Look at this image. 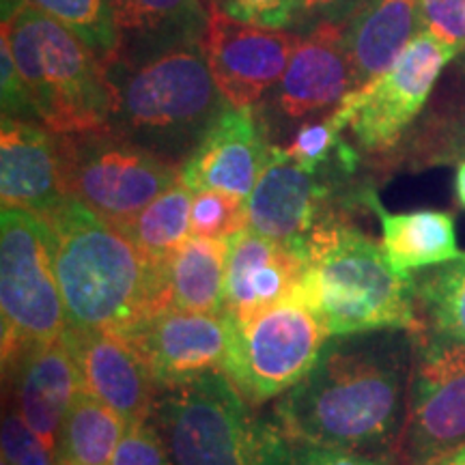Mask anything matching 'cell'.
<instances>
[{"label": "cell", "instance_id": "6da1fadb", "mask_svg": "<svg viewBox=\"0 0 465 465\" xmlns=\"http://www.w3.org/2000/svg\"><path fill=\"white\" fill-rule=\"evenodd\" d=\"M411 364L414 334L407 330L330 336L311 373L274 401L272 418L291 444L397 463Z\"/></svg>", "mask_w": 465, "mask_h": 465}, {"label": "cell", "instance_id": "7a4b0ae2", "mask_svg": "<svg viewBox=\"0 0 465 465\" xmlns=\"http://www.w3.org/2000/svg\"><path fill=\"white\" fill-rule=\"evenodd\" d=\"M67 330L121 334L171 308L168 261L151 259L74 199L44 216Z\"/></svg>", "mask_w": 465, "mask_h": 465}, {"label": "cell", "instance_id": "3957f363", "mask_svg": "<svg viewBox=\"0 0 465 465\" xmlns=\"http://www.w3.org/2000/svg\"><path fill=\"white\" fill-rule=\"evenodd\" d=\"M293 298L322 317L330 336L418 330L416 276L399 272L349 218L308 240L306 274Z\"/></svg>", "mask_w": 465, "mask_h": 465}, {"label": "cell", "instance_id": "277c9868", "mask_svg": "<svg viewBox=\"0 0 465 465\" xmlns=\"http://www.w3.org/2000/svg\"><path fill=\"white\" fill-rule=\"evenodd\" d=\"M108 74L116 95L110 125L182 168L229 106L201 44L113 63Z\"/></svg>", "mask_w": 465, "mask_h": 465}, {"label": "cell", "instance_id": "5b68a950", "mask_svg": "<svg viewBox=\"0 0 465 465\" xmlns=\"http://www.w3.org/2000/svg\"><path fill=\"white\" fill-rule=\"evenodd\" d=\"M3 15V33L35 121L50 134L110 125L116 95L106 61L84 39L28 5H15Z\"/></svg>", "mask_w": 465, "mask_h": 465}, {"label": "cell", "instance_id": "8992f818", "mask_svg": "<svg viewBox=\"0 0 465 465\" xmlns=\"http://www.w3.org/2000/svg\"><path fill=\"white\" fill-rule=\"evenodd\" d=\"M151 422L174 465H291L293 444L278 422L220 371L160 391Z\"/></svg>", "mask_w": 465, "mask_h": 465}, {"label": "cell", "instance_id": "52a82bcc", "mask_svg": "<svg viewBox=\"0 0 465 465\" xmlns=\"http://www.w3.org/2000/svg\"><path fill=\"white\" fill-rule=\"evenodd\" d=\"M54 136L63 194L119 226L182 179L173 164L113 125Z\"/></svg>", "mask_w": 465, "mask_h": 465}, {"label": "cell", "instance_id": "ba28073f", "mask_svg": "<svg viewBox=\"0 0 465 465\" xmlns=\"http://www.w3.org/2000/svg\"><path fill=\"white\" fill-rule=\"evenodd\" d=\"M0 317L3 375L67 330L48 226L17 209H3L0 216Z\"/></svg>", "mask_w": 465, "mask_h": 465}, {"label": "cell", "instance_id": "9c48e42d", "mask_svg": "<svg viewBox=\"0 0 465 465\" xmlns=\"http://www.w3.org/2000/svg\"><path fill=\"white\" fill-rule=\"evenodd\" d=\"M330 339L322 317L298 298L232 323L223 373L248 403L276 401L311 373Z\"/></svg>", "mask_w": 465, "mask_h": 465}, {"label": "cell", "instance_id": "30bf717a", "mask_svg": "<svg viewBox=\"0 0 465 465\" xmlns=\"http://www.w3.org/2000/svg\"><path fill=\"white\" fill-rule=\"evenodd\" d=\"M410 407L399 465H431L465 446V345L414 330Z\"/></svg>", "mask_w": 465, "mask_h": 465}, {"label": "cell", "instance_id": "8fae6325", "mask_svg": "<svg viewBox=\"0 0 465 465\" xmlns=\"http://www.w3.org/2000/svg\"><path fill=\"white\" fill-rule=\"evenodd\" d=\"M457 54L449 44L420 33L388 72L349 93L336 113L360 147L369 153L392 149L424 108L441 69Z\"/></svg>", "mask_w": 465, "mask_h": 465}, {"label": "cell", "instance_id": "7c38bea8", "mask_svg": "<svg viewBox=\"0 0 465 465\" xmlns=\"http://www.w3.org/2000/svg\"><path fill=\"white\" fill-rule=\"evenodd\" d=\"M349 177L345 173H308L284 160L274 147V158L248 196V229L306 257V243L322 226L347 218V207L364 205L371 188L349 190Z\"/></svg>", "mask_w": 465, "mask_h": 465}, {"label": "cell", "instance_id": "4fadbf2b", "mask_svg": "<svg viewBox=\"0 0 465 465\" xmlns=\"http://www.w3.org/2000/svg\"><path fill=\"white\" fill-rule=\"evenodd\" d=\"M300 42L302 35L287 28L250 25L209 7L201 48L226 104L252 108L281 83Z\"/></svg>", "mask_w": 465, "mask_h": 465}, {"label": "cell", "instance_id": "5bb4252c", "mask_svg": "<svg viewBox=\"0 0 465 465\" xmlns=\"http://www.w3.org/2000/svg\"><path fill=\"white\" fill-rule=\"evenodd\" d=\"M141 353L160 391L196 377L223 373L232 322L224 312H192L168 308L121 332Z\"/></svg>", "mask_w": 465, "mask_h": 465}, {"label": "cell", "instance_id": "9a60e30c", "mask_svg": "<svg viewBox=\"0 0 465 465\" xmlns=\"http://www.w3.org/2000/svg\"><path fill=\"white\" fill-rule=\"evenodd\" d=\"M80 386L124 418L127 427L149 422L160 386L147 362L121 334L102 330H65Z\"/></svg>", "mask_w": 465, "mask_h": 465}, {"label": "cell", "instance_id": "2e32d148", "mask_svg": "<svg viewBox=\"0 0 465 465\" xmlns=\"http://www.w3.org/2000/svg\"><path fill=\"white\" fill-rule=\"evenodd\" d=\"M274 158L252 108L226 106L182 168L192 192L218 190L248 199Z\"/></svg>", "mask_w": 465, "mask_h": 465}, {"label": "cell", "instance_id": "e0dca14e", "mask_svg": "<svg viewBox=\"0 0 465 465\" xmlns=\"http://www.w3.org/2000/svg\"><path fill=\"white\" fill-rule=\"evenodd\" d=\"M306 274V257L254 231L231 237L226 263L224 315L246 323L267 308L293 298Z\"/></svg>", "mask_w": 465, "mask_h": 465}, {"label": "cell", "instance_id": "ac0fdd59", "mask_svg": "<svg viewBox=\"0 0 465 465\" xmlns=\"http://www.w3.org/2000/svg\"><path fill=\"white\" fill-rule=\"evenodd\" d=\"M353 89L345 22H319L302 37L291 56L276 86V106L289 119H304L339 106Z\"/></svg>", "mask_w": 465, "mask_h": 465}, {"label": "cell", "instance_id": "d6986e66", "mask_svg": "<svg viewBox=\"0 0 465 465\" xmlns=\"http://www.w3.org/2000/svg\"><path fill=\"white\" fill-rule=\"evenodd\" d=\"M3 377L9 381L15 410L56 459L63 424L83 391L65 336L28 351Z\"/></svg>", "mask_w": 465, "mask_h": 465}, {"label": "cell", "instance_id": "ffe728a7", "mask_svg": "<svg viewBox=\"0 0 465 465\" xmlns=\"http://www.w3.org/2000/svg\"><path fill=\"white\" fill-rule=\"evenodd\" d=\"M65 194L54 136L35 121L3 116L0 124V203L44 216Z\"/></svg>", "mask_w": 465, "mask_h": 465}, {"label": "cell", "instance_id": "44dd1931", "mask_svg": "<svg viewBox=\"0 0 465 465\" xmlns=\"http://www.w3.org/2000/svg\"><path fill=\"white\" fill-rule=\"evenodd\" d=\"M110 9L119 39L113 63L201 44L209 25L207 0H110Z\"/></svg>", "mask_w": 465, "mask_h": 465}, {"label": "cell", "instance_id": "7402d4cb", "mask_svg": "<svg viewBox=\"0 0 465 465\" xmlns=\"http://www.w3.org/2000/svg\"><path fill=\"white\" fill-rule=\"evenodd\" d=\"M420 33V0H366L345 22L353 86L362 89L388 72Z\"/></svg>", "mask_w": 465, "mask_h": 465}, {"label": "cell", "instance_id": "603a6c76", "mask_svg": "<svg viewBox=\"0 0 465 465\" xmlns=\"http://www.w3.org/2000/svg\"><path fill=\"white\" fill-rule=\"evenodd\" d=\"M364 207L375 212L381 224L383 252L403 274L449 263L461 254L457 246L455 218L449 212H438V209L405 213L386 212L375 190L364 194Z\"/></svg>", "mask_w": 465, "mask_h": 465}, {"label": "cell", "instance_id": "cb8c5ba5", "mask_svg": "<svg viewBox=\"0 0 465 465\" xmlns=\"http://www.w3.org/2000/svg\"><path fill=\"white\" fill-rule=\"evenodd\" d=\"M231 240L190 237L168 259L171 308L224 312L226 263Z\"/></svg>", "mask_w": 465, "mask_h": 465}, {"label": "cell", "instance_id": "d4e9b609", "mask_svg": "<svg viewBox=\"0 0 465 465\" xmlns=\"http://www.w3.org/2000/svg\"><path fill=\"white\" fill-rule=\"evenodd\" d=\"M125 431L124 418L80 391L63 424L56 465H110Z\"/></svg>", "mask_w": 465, "mask_h": 465}, {"label": "cell", "instance_id": "484cf974", "mask_svg": "<svg viewBox=\"0 0 465 465\" xmlns=\"http://www.w3.org/2000/svg\"><path fill=\"white\" fill-rule=\"evenodd\" d=\"M194 192L185 185L183 179L162 192L155 201H151L143 212L114 226L138 246L151 259L168 261L171 254L190 240V213Z\"/></svg>", "mask_w": 465, "mask_h": 465}, {"label": "cell", "instance_id": "4316f807", "mask_svg": "<svg viewBox=\"0 0 465 465\" xmlns=\"http://www.w3.org/2000/svg\"><path fill=\"white\" fill-rule=\"evenodd\" d=\"M418 328L465 345V252L416 278Z\"/></svg>", "mask_w": 465, "mask_h": 465}, {"label": "cell", "instance_id": "83f0119b", "mask_svg": "<svg viewBox=\"0 0 465 465\" xmlns=\"http://www.w3.org/2000/svg\"><path fill=\"white\" fill-rule=\"evenodd\" d=\"M15 5H28L69 28L84 39L106 61V65L114 61L119 39L110 0H3V11Z\"/></svg>", "mask_w": 465, "mask_h": 465}, {"label": "cell", "instance_id": "f1b7e54d", "mask_svg": "<svg viewBox=\"0 0 465 465\" xmlns=\"http://www.w3.org/2000/svg\"><path fill=\"white\" fill-rule=\"evenodd\" d=\"M248 226V199L218 190L194 192L190 213L192 237L231 240Z\"/></svg>", "mask_w": 465, "mask_h": 465}, {"label": "cell", "instance_id": "f546056e", "mask_svg": "<svg viewBox=\"0 0 465 465\" xmlns=\"http://www.w3.org/2000/svg\"><path fill=\"white\" fill-rule=\"evenodd\" d=\"M209 7H218L226 15L250 25L287 28L295 33L302 0H212Z\"/></svg>", "mask_w": 465, "mask_h": 465}, {"label": "cell", "instance_id": "4dcf8cb0", "mask_svg": "<svg viewBox=\"0 0 465 465\" xmlns=\"http://www.w3.org/2000/svg\"><path fill=\"white\" fill-rule=\"evenodd\" d=\"M3 459L9 465H56V459L28 427L15 405L3 418Z\"/></svg>", "mask_w": 465, "mask_h": 465}, {"label": "cell", "instance_id": "1f68e13d", "mask_svg": "<svg viewBox=\"0 0 465 465\" xmlns=\"http://www.w3.org/2000/svg\"><path fill=\"white\" fill-rule=\"evenodd\" d=\"M110 465H174L171 450L153 422L127 427Z\"/></svg>", "mask_w": 465, "mask_h": 465}, {"label": "cell", "instance_id": "d6a6232c", "mask_svg": "<svg viewBox=\"0 0 465 465\" xmlns=\"http://www.w3.org/2000/svg\"><path fill=\"white\" fill-rule=\"evenodd\" d=\"M422 33L465 52V0H420Z\"/></svg>", "mask_w": 465, "mask_h": 465}, {"label": "cell", "instance_id": "836d02e7", "mask_svg": "<svg viewBox=\"0 0 465 465\" xmlns=\"http://www.w3.org/2000/svg\"><path fill=\"white\" fill-rule=\"evenodd\" d=\"M0 74H3V86H0L3 89V116L35 121L31 102H28L25 83H22L20 69H17L9 37L5 33L0 35Z\"/></svg>", "mask_w": 465, "mask_h": 465}, {"label": "cell", "instance_id": "e575fe53", "mask_svg": "<svg viewBox=\"0 0 465 465\" xmlns=\"http://www.w3.org/2000/svg\"><path fill=\"white\" fill-rule=\"evenodd\" d=\"M291 465H397L388 459H377L358 452L322 449L312 444H293Z\"/></svg>", "mask_w": 465, "mask_h": 465}, {"label": "cell", "instance_id": "d590c367", "mask_svg": "<svg viewBox=\"0 0 465 465\" xmlns=\"http://www.w3.org/2000/svg\"><path fill=\"white\" fill-rule=\"evenodd\" d=\"M366 0H302L298 26H317L319 22H347Z\"/></svg>", "mask_w": 465, "mask_h": 465}, {"label": "cell", "instance_id": "8d00e7d4", "mask_svg": "<svg viewBox=\"0 0 465 465\" xmlns=\"http://www.w3.org/2000/svg\"><path fill=\"white\" fill-rule=\"evenodd\" d=\"M455 196L457 203L465 209V162H461L455 174Z\"/></svg>", "mask_w": 465, "mask_h": 465}, {"label": "cell", "instance_id": "74e56055", "mask_svg": "<svg viewBox=\"0 0 465 465\" xmlns=\"http://www.w3.org/2000/svg\"><path fill=\"white\" fill-rule=\"evenodd\" d=\"M449 461L450 465H465V446H461V449L449 455Z\"/></svg>", "mask_w": 465, "mask_h": 465}, {"label": "cell", "instance_id": "f35d334b", "mask_svg": "<svg viewBox=\"0 0 465 465\" xmlns=\"http://www.w3.org/2000/svg\"><path fill=\"white\" fill-rule=\"evenodd\" d=\"M431 465H450V461H449V457H444V459H440V461H435Z\"/></svg>", "mask_w": 465, "mask_h": 465}, {"label": "cell", "instance_id": "ab89813d", "mask_svg": "<svg viewBox=\"0 0 465 465\" xmlns=\"http://www.w3.org/2000/svg\"><path fill=\"white\" fill-rule=\"evenodd\" d=\"M3 465H9V461H5V459H3Z\"/></svg>", "mask_w": 465, "mask_h": 465}, {"label": "cell", "instance_id": "60d3db41", "mask_svg": "<svg viewBox=\"0 0 465 465\" xmlns=\"http://www.w3.org/2000/svg\"><path fill=\"white\" fill-rule=\"evenodd\" d=\"M207 5H212V0H207Z\"/></svg>", "mask_w": 465, "mask_h": 465}]
</instances>
